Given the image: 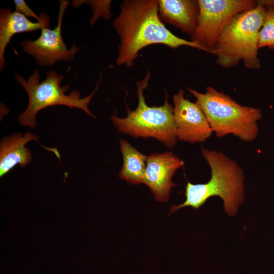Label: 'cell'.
<instances>
[{
	"label": "cell",
	"mask_w": 274,
	"mask_h": 274,
	"mask_svg": "<svg viewBox=\"0 0 274 274\" xmlns=\"http://www.w3.org/2000/svg\"><path fill=\"white\" fill-rule=\"evenodd\" d=\"M114 28L120 38L116 63L133 65L140 51L152 44L172 48L186 46L206 51L196 43L179 38L168 29L158 13V0H125L120 5Z\"/></svg>",
	"instance_id": "obj_1"
},
{
	"label": "cell",
	"mask_w": 274,
	"mask_h": 274,
	"mask_svg": "<svg viewBox=\"0 0 274 274\" xmlns=\"http://www.w3.org/2000/svg\"><path fill=\"white\" fill-rule=\"evenodd\" d=\"M202 155L210 166V180L204 184H193L189 182L185 187V201L173 206L174 212L185 207L198 209L210 197L222 198L225 212L230 216L236 214L244 198V176L236 162L220 151L201 147Z\"/></svg>",
	"instance_id": "obj_2"
},
{
	"label": "cell",
	"mask_w": 274,
	"mask_h": 274,
	"mask_svg": "<svg viewBox=\"0 0 274 274\" xmlns=\"http://www.w3.org/2000/svg\"><path fill=\"white\" fill-rule=\"evenodd\" d=\"M266 7L264 1L235 16L220 34L212 51L219 65L230 68L243 61L248 68L260 67L258 57V37Z\"/></svg>",
	"instance_id": "obj_3"
},
{
	"label": "cell",
	"mask_w": 274,
	"mask_h": 274,
	"mask_svg": "<svg viewBox=\"0 0 274 274\" xmlns=\"http://www.w3.org/2000/svg\"><path fill=\"white\" fill-rule=\"evenodd\" d=\"M187 89L204 114L217 138L232 134L245 142L254 140L258 133L257 122L261 118L258 108L245 106L223 92L208 86L205 93Z\"/></svg>",
	"instance_id": "obj_4"
},
{
	"label": "cell",
	"mask_w": 274,
	"mask_h": 274,
	"mask_svg": "<svg viewBox=\"0 0 274 274\" xmlns=\"http://www.w3.org/2000/svg\"><path fill=\"white\" fill-rule=\"evenodd\" d=\"M150 78V72L147 71L145 77L136 83L139 99L136 108L131 111L127 107L126 117L113 115L111 120L120 132L134 138H153L167 147L172 148L178 140L174 107L168 102L167 95L162 106L150 107L147 105L143 91L147 87Z\"/></svg>",
	"instance_id": "obj_5"
},
{
	"label": "cell",
	"mask_w": 274,
	"mask_h": 274,
	"mask_svg": "<svg viewBox=\"0 0 274 274\" xmlns=\"http://www.w3.org/2000/svg\"><path fill=\"white\" fill-rule=\"evenodd\" d=\"M63 77L64 75L51 71L47 73L45 79L40 81L38 68L35 70L27 80L20 75H16L15 80L25 90L29 98L26 110L18 118L21 125L36 127L37 113L47 107L56 105L80 109L90 116L95 118L90 111L88 105L98 88L101 76L93 91L84 98L81 97L80 92L77 90L72 91L68 94H65L69 89V85L61 86Z\"/></svg>",
	"instance_id": "obj_6"
},
{
	"label": "cell",
	"mask_w": 274,
	"mask_h": 274,
	"mask_svg": "<svg viewBox=\"0 0 274 274\" xmlns=\"http://www.w3.org/2000/svg\"><path fill=\"white\" fill-rule=\"evenodd\" d=\"M257 4L252 0H198L196 29L191 41L212 53L225 26L237 14Z\"/></svg>",
	"instance_id": "obj_7"
},
{
	"label": "cell",
	"mask_w": 274,
	"mask_h": 274,
	"mask_svg": "<svg viewBox=\"0 0 274 274\" xmlns=\"http://www.w3.org/2000/svg\"><path fill=\"white\" fill-rule=\"evenodd\" d=\"M69 5L68 1H60L57 24L53 29L44 27L41 29L40 37L34 41L22 42L21 47L24 52L32 56L39 65L49 66L56 61L70 60L80 49L73 44L68 49L61 35V25L64 12Z\"/></svg>",
	"instance_id": "obj_8"
},
{
	"label": "cell",
	"mask_w": 274,
	"mask_h": 274,
	"mask_svg": "<svg viewBox=\"0 0 274 274\" xmlns=\"http://www.w3.org/2000/svg\"><path fill=\"white\" fill-rule=\"evenodd\" d=\"M173 113L179 140L190 143L203 142L213 132L203 111L195 102L184 97L180 89L173 96Z\"/></svg>",
	"instance_id": "obj_9"
},
{
	"label": "cell",
	"mask_w": 274,
	"mask_h": 274,
	"mask_svg": "<svg viewBox=\"0 0 274 274\" xmlns=\"http://www.w3.org/2000/svg\"><path fill=\"white\" fill-rule=\"evenodd\" d=\"M184 164V161L172 151L152 153L147 156L143 183L149 187L155 200H168L172 188L176 186L172 177Z\"/></svg>",
	"instance_id": "obj_10"
},
{
	"label": "cell",
	"mask_w": 274,
	"mask_h": 274,
	"mask_svg": "<svg viewBox=\"0 0 274 274\" xmlns=\"http://www.w3.org/2000/svg\"><path fill=\"white\" fill-rule=\"evenodd\" d=\"M158 13L162 22L168 23L191 36L197 25L198 1L159 0Z\"/></svg>",
	"instance_id": "obj_11"
},
{
	"label": "cell",
	"mask_w": 274,
	"mask_h": 274,
	"mask_svg": "<svg viewBox=\"0 0 274 274\" xmlns=\"http://www.w3.org/2000/svg\"><path fill=\"white\" fill-rule=\"evenodd\" d=\"M42 20L33 22L25 15L12 12L9 9L2 8L0 11V68L4 67V53L12 37L16 33L30 32L49 27L50 18L48 14L41 12Z\"/></svg>",
	"instance_id": "obj_12"
},
{
	"label": "cell",
	"mask_w": 274,
	"mask_h": 274,
	"mask_svg": "<svg viewBox=\"0 0 274 274\" xmlns=\"http://www.w3.org/2000/svg\"><path fill=\"white\" fill-rule=\"evenodd\" d=\"M39 139L38 135L31 132L24 135L14 133L4 137L0 143V177H3L18 164L23 167L28 164L32 156L25 145Z\"/></svg>",
	"instance_id": "obj_13"
},
{
	"label": "cell",
	"mask_w": 274,
	"mask_h": 274,
	"mask_svg": "<svg viewBox=\"0 0 274 274\" xmlns=\"http://www.w3.org/2000/svg\"><path fill=\"white\" fill-rule=\"evenodd\" d=\"M120 147L123 161L120 178L133 184L143 183L147 156L122 139H120Z\"/></svg>",
	"instance_id": "obj_14"
},
{
	"label": "cell",
	"mask_w": 274,
	"mask_h": 274,
	"mask_svg": "<svg viewBox=\"0 0 274 274\" xmlns=\"http://www.w3.org/2000/svg\"><path fill=\"white\" fill-rule=\"evenodd\" d=\"M266 7L263 25L259 31L258 48L274 49V1H264Z\"/></svg>",
	"instance_id": "obj_15"
},
{
	"label": "cell",
	"mask_w": 274,
	"mask_h": 274,
	"mask_svg": "<svg viewBox=\"0 0 274 274\" xmlns=\"http://www.w3.org/2000/svg\"><path fill=\"white\" fill-rule=\"evenodd\" d=\"M85 2L91 6L92 9L93 15L90 20L91 25H93L100 17L108 20L111 16V13L110 12L111 1H87Z\"/></svg>",
	"instance_id": "obj_16"
},
{
	"label": "cell",
	"mask_w": 274,
	"mask_h": 274,
	"mask_svg": "<svg viewBox=\"0 0 274 274\" xmlns=\"http://www.w3.org/2000/svg\"><path fill=\"white\" fill-rule=\"evenodd\" d=\"M15 10L16 12L20 13L27 17H32L40 21L42 20V16L37 15L27 5L23 0H15Z\"/></svg>",
	"instance_id": "obj_17"
}]
</instances>
